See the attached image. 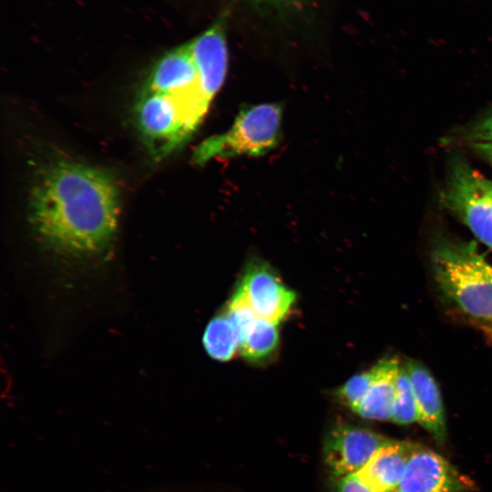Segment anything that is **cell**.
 I'll return each mask as SVG.
<instances>
[{
  "label": "cell",
  "instance_id": "cell-1",
  "mask_svg": "<svg viewBox=\"0 0 492 492\" xmlns=\"http://www.w3.org/2000/svg\"><path fill=\"white\" fill-rule=\"evenodd\" d=\"M119 216V193L106 171L67 160L46 168L35 183L29 220L47 248L89 256L108 247Z\"/></svg>",
  "mask_w": 492,
  "mask_h": 492
},
{
  "label": "cell",
  "instance_id": "cell-2",
  "mask_svg": "<svg viewBox=\"0 0 492 492\" xmlns=\"http://www.w3.org/2000/svg\"><path fill=\"white\" fill-rule=\"evenodd\" d=\"M432 268L441 291L466 317L482 331L492 325V265L474 242L438 243Z\"/></svg>",
  "mask_w": 492,
  "mask_h": 492
},
{
  "label": "cell",
  "instance_id": "cell-3",
  "mask_svg": "<svg viewBox=\"0 0 492 492\" xmlns=\"http://www.w3.org/2000/svg\"><path fill=\"white\" fill-rule=\"evenodd\" d=\"M282 110L275 103L243 108L232 127L204 141L196 151V160L212 158L259 157L273 149L281 138Z\"/></svg>",
  "mask_w": 492,
  "mask_h": 492
},
{
  "label": "cell",
  "instance_id": "cell-4",
  "mask_svg": "<svg viewBox=\"0 0 492 492\" xmlns=\"http://www.w3.org/2000/svg\"><path fill=\"white\" fill-rule=\"evenodd\" d=\"M142 89L173 98L194 130L210 104L201 89L190 41L168 51L154 64Z\"/></svg>",
  "mask_w": 492,
  "mask_h": 492
},
{
  "label": "cell",
  "instance_id": "cell-5",
  "mask_svg": "<svg viewBox=\"0 0 492 492\" xmlns=\"http://www.w3.org/2000/svg\"><path fill=\"white\" fill-rule=\"evenodd\" d=\"M441 201L492 251V180L461 159H456Z\"/></svg>",
  "mask_w": 492,
  "mask_h": 492
},
{
  "label": "cell",
  "instance_id": "cell-6",
  "mask_svg": "<svg viewBox=\"0 0 492 492\" xmlns=\"http://www.w3.org/2000/svg\"><path fill=\"white\" fill-rule=\"evenodd\" d=\"M135 115L146 141L159 154L173 150L193 133L179 106L164 94L142 89Z\"/></svg>",
  "mask_w": 492,
  "mask_h": 492
},
{
  "label": "cell",
  "instance_id": "cell-7",
  "mask_svg": "<svg viewBox=\"0 0 492 492\" xmlns=\"http://www.w3.org/2000/svg\"><path fill=\"white\" fill-rule=\"evenodd\" d=\"M392 438L345 422L334 424L325 436L323 456L330 477L357 473Z\"/></svg>",
  "mask_w": 492,
  "mask_h": 492
},
{
  "label": "cell",
  "instance_id": "cell-8",
  "mask_svg": "<svg viewBox=\"0 0 492 492\" xmlns=\"http://www.w3.org/2000/svg\"><path fill=\"white\" fill-rule=\"evenodd\" d=\"M475 483L436 452L420 445L394 492H469Z\"/></svg>",
  "mask_w": 492,
  "mask_h": 492
},
{
  "label": "cell",
  "instance_id": "cell-9",
  "mask_svg": "<svg viewBox=\"0 0 492 492\" xmlns=\"http://www.w3.org/2000/svg\"><path fill=\"white\" fill-rule=\"evenodd\" d=\"M239 286L257 316L275 324L287 315L295 301L294 292L260 261L247 267Z\"/></svg>",
  "mask_w": 492,
  "mask_h": 492
},
{
  "label": "cell",
  "instance_id": "cell-10",
  "mask_svg": "<svg viewBox=\"0 0 492 492\" xmlns=\"http://www.w3.org/2000/svg\"><path fill=\"white\" fill-rule=\"evenodd\" d=\"M198 66L201 89L211 102L224 84L228 70V46L221 21L190 40Z\"/></svg>",
  "mask_w": 492,
  "mask_h": 492
},
{
  "label": "cell",
  "instance_id": "cell-11",
  "mask_svg": "<svg viewBox=\"0 0 492 492\" xmlns=\"http://www.w3.org/2000/svg\"><path fill=\"white\" fill-rule=\"evenodd\" d=\"M409 375L417 410V422L436 441L443 445L446 439L445 408L439 387L429 370L415 360L404 364Z\"/></svg>",
  "mask_w": 492,
  "mask_h": 492
},
{
  "label": "cell",
  "instance_id": "cell-12",
  "mask_svg": "<svg viewBox=\"0 0 492 492\" xmlns=\"http://www.w3.org/2000/svg\"><path fill=\"white\" fill-rule=\"evenodd\" d=\"M418 444L392 439L355 473L373 492H394Z\"/></svg>",
  "mask_w": 492,
  "mask_h": 492
},
{
  "label": "cell",
  "instance_id": "cell-13",
  "mask_svg": "<svg viewBox=\"0 0 492 492\" xmlns=\"http://www.w3.org/2000/svg\"><path fill=\"white\" fill-rule=\"evenodd\" d=\"M401 364L395 357L384 358L375 364V379L354 413L367 420L392 419L395 380Z\"/></svg>",
  "mask_w": 492,
  "mask_h": 492
},
{
  "label": "cell",
  "instance_id": "cell-14",
  "mask_svg": "<svg viewBox=\"0 0 492 492\" xmlns=\"http://www.w3.org/2000/svg\"><path fill=\"white\" fill-rule=\"evenodd\" d=\"M207 354L217 361L231 360L240 346L239 333L228 314L223 312L213 317L203 334Z\"/></svg>",
  "mask_w": 492,
  "mask_h": 492
},
{
  "label": "cell",
  "instance_id": "cell-15",
  "mask_svg": "<svg viewBox=\"0 0 492 492\" xmlns=\"http://www.w3.org/2000/svg\"><path fill=\"white\" fill-rule=\"evenodd\" d=\"M278 341L277 324L258 317L242 335L239 352L248 361L260 362L275 351Z\"/></svg>",
  "mask_w": 492,
  "mask_h": 492
},
{
  "label": "cell",
  "instance_id": "cell-16",
  "mask_svg": "<svg viewBox=\"0 0 492 492\" xmlns=\"http://www.w3.org/2000/svg\"><path fill=\"white\" fill-rule=\"evenodd\" d=\"M391 421L401 425L417 422L415 397L404 364H401L395 380V395Z\"/></svg>",
  "mask_w": 492,
  "mask_h": 492
},
{
  "label": "cell",
  "instance_id": "cell-17",
  "mask_svg": "<svg viewBox=\"0 0 492 492\" xmlns=\"http://www.w3.org/2000/svg\"><path fill=\"white\" fill-rule=\"evenodd\" d=\"M375 376V365L369 370L352 376L336 390L335 396L337 400L353 412H355L369 392Z\"/></svg>",
  "mask_w": 492,
  "mask_h": 492
},
{
  "label": "cell",
  "instance_id": "cell-18",
  "mask_svg": "<svg viewBox=\"0 0 492 492\" xmlns=\"http://www.w3.org/2000/svg\"><path fill=\"white\" fill-rule=\"evenodd\" d=\"M330 479L331 492H373L355 473Z\"/></svg>",
  "mask_w": 492,
  "mask_h": 492
},
{
  "label": "cell",
  "instance_id": "cell-19",
  "mask_svg": "<svg viewBox=\"0 0 492 492\" xmlns=\"http://www.w3.org/2000/svg\"><path fill=\"white\" fill-rule=\"evenodd\" d=\"M474 143H486L492 145V113L484 118L472 133Z\"/></svg>",
  "mask_w": 492,
  "mask_h": 492
},
{
  "label": "cell",
  "instance_id": "cell-20",
  "mask_svg": "<svg viewBox=\"0 0 492 492\" xmlns=\"http://www.w3.org/2000/svg\"><path fill=\"white\" fill-rule=\"evenodd\" d=\"M474 149L492 166V145L486 143H474Z\"/></svg>",
  "mask_w": 492,
  "mask_h": 492
},
{
  "label": "cell",
  "instance_id": "cell-21",
  "mask_svg": "<svg viewBox=\"0 0 492 492\" xmlns=\"http://www.w3.org/2000/svg\"><path fill=\"white\" fill-rule=\"evenodd\" d=\"M251 2H253L255 4H261L268 6H273V7H282L290 5L298 0H248Z\"/></svg>",
  "mask_w": 492,
  "mask_h": 492
},
{
  "label": "cell",
  "instance_id": "cell-22",
  "mask_svg": "<svg viewBox=\"0 0 492 492\" xmlns=\"http://www.w3.org/2000/svg\"><path fill=\"white\" fill-rule=\"evenodd\" d=\"M483 332L490 338L492 339V325L483 330Z\"/></svg>",
  "mask_w": 492,
  "mask_h": 492
}]
</instances>
